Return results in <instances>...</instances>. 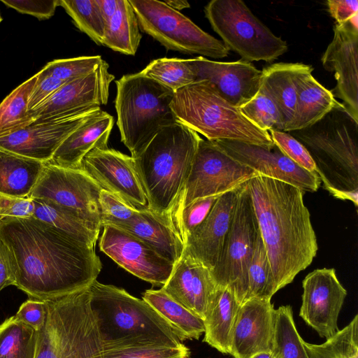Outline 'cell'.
Segmentation results:
<instances>
[{
	"label": "cell",
	"mask_w": 358,
	"mask_h": 358,
	"mask_svg": "<svg viewBox=\"0 0 358 358\" xmlns=\"http://www.w3.org/2000/svg\"><path fill=\"white\" fill-rule=\"evenodd\" d=\"M0 238L15 268V284L45 301L90 286L102 264L94 247L33 217L0 222Z\"/></svg>",
	"instance_id": "1"
},
{
	"label": "cell",
	"mask_w": 358,
	"mask_h": 358,
	"mask_svg": "<svg viewBox=\"0 0 358 358\" xmlns=\"http://www.w3.org/2000/svg\"><path fill=\"white\" fill-rule=\"evenodd\" d=\"M246 183L276 293L310 265L318 249L316 235L299 188L263 176Z\"/></svg>",
	"instance_id": "2"
},
{
	"label": "cell",
	"mask_w": 358,
	"mask_h": 358,
	"mask_svg": "<svg viewBox=\"0 0 358 358\" xmlns=\"http://www.w3.org/2000/svg\"><path fill=\"white\" fill-rule=\"evenodd\" d=\"M315 162L323 187L358 204V121L341 103L314 124L289 131Z\"/></svg>",
	"instance_id": "3"
},
{
	"label": "cell",
	"mask_w": 358,
	"mask_h": 358,
	"mask_svg": "<svg viewBox=\"0 0 358 358\" xmlns=\"http://www.w3.org/2000/svg\"><path fill=\"white\" fill-rule=\"evenodd\" d=\"M201 137L178 120L162 129L133 157L148 208L165 217L189 174Z\"/></svg>",
	"instance_id": "4"
},
{
	"label": "cell",
	"mask_w": 358,
	"mask_h": 358,
	"mask_svg": "<svg viewBox=\"0 0 358 358\" xmlns=\"http://www.w3.org/2000/svg\"><path fill=\"white\" fill-rule=\"evenodd\" d=\"M35 358H103L102 339L90 286L45 301Z\"/></svg>",
	"instance_id": "5"
},
{
	"label": "cell",
	"mask_w": 358,
	"mask_h": 358,
	"mask_svg": "<svg viewBox=\"0 0 358 358\" xmlns=\"http://www.w3.org/2000/svg\"><path fill=\"white\" fill-rule=\"evenodd\" d=\"M90 290L102 342L183 345L171 325L143 299L97 280Z\"/></svg>",
	"instance_id": "6"
},
{
	"label": "cell",
	"mask_w": 358,
	"mask_h": 358,
	"mask_svg": "<svg viewBox=\"0 0 358 358\" xmlns=\"http://www.w3.org/2000/svg\"><path fill=\"white\" fill-rule=\"evenodd\" d=\"M170 106L179 122L208 141H236L268 150L275 147L268 131L253 124L206 80L176 92Z\"/></svg>",
	"instance_id": "7"
},
{
	"label": "cell",
	"mask_w": 358,
	"mask_h": 358,
	"mask_svg": "<svg viewBox=\"0 0 358 358\" xmlns=\"http://www.w3.org/2000/svg\"><path fill=\"white\" fill-rule=\"evenodd\" d=\"M117 112L121 141L136 157L164 127L178 121L170 104L174 93L140 72L115 81Z\"/></svg>",
	"instance_id": "8"
},
{
	"label": "cell",
	"mask_w": 358,
	"mask_h": 358,
	"mask_svg": "<svg viewBox=\"0 0 358 358\" xmlns=\"http://www.w3.org/2000/svg\"><path fill=\"white\" fill-rule=\"evenodd\" d=\"M204 13L229 50L244 60L271 62L287 50V42L275 36L241 0H212Z\"/></svg>",
	"instance_id": "9"
},
{
	"label": "cell",
	"mask_w": 358,
	"mask_h": 358,
	"mask_svg": "<svg viewBox=\"0 0 358 358\" xmlns=\"http://www.w3.org/2000/svg\"><path fill=\"white\" fill-rule=\"evenodd\" d=\"M140 30L167 50L220 59L229 49L222 41L205 32L180 11L157 0H129Z\"/></svg>",
	"instance_id": "10"
},
{
	"label": "cell",
	"mask_w": 358,
	"mask_h": 358,
	"mask_svg": "<svg viewBox=\"0 0 358 358\" xmlns=\"http://www.w3.org/2000/svg\"><path fill=\"white\" fill-rule=\"evenodd\" d=\"M257 176L256 171L232 158L215 141L201 138L187 179L165 217L171 224L182 209L194 201L236 190Z\"/></svg>",
	"instance_id": "11"
},
{
	"label": "cell",
	"mask_w": 358,
	"mask_h": 358,
	"mask_svg": "<svg viewBox=\"0 0 358 358\" xmlns=\"http://www.w3.org/2000/svg\"><path fill=\"white\" fill-rule=\"evenodd\" d=\"M246 182L238 190L228 234L220 257L211 271L217 286L230 291L240 304L246 299L248 270L259 232Z\"/></svg>",
	"instance_id": "12"
},
{
	"label": "cell",
	"mask_w": 358,
	"mask_h": 358,
	"mask_svg": "<svg viewBox=\"0 0 358 358\" xmlns=\"http://www.w3.org/2000/svg\"><path fill=\"white\" fill-rule=\"evenodd\" d=\"M101 189L81 169L45 162L29 197L48 200L69 208L101 229L99 197Z\"/></svg>",
	"instance_id": "13"
},
{
	"label": "cell",
	"mask_w": 358,
	"mask_h": 358,
	"mask_svg": "<svg viewBox=\"0 0 358 358\" xmlns=\"http://www.w3.org/2000/svg\"><path fill=\"white\" fill-rule=\"evenodd\" d=\"M302 287L299 316L321 338L332 337L339 331L338 315L348 294L336 270L317 268L305 277Z\"/></svg>",
	"instance_id": "14"
},
{
	"label": "cell",
	"mask_w": 358,
	"mask_h": 358,
	"mask_svg": "<svg viewBox=\"0 0 358 358\" xmlns=\"http://www.w3.org/2000/svg\"><path fill=\"white\" fill-rule=\"evenodd\" d=\"M80 169L101 189L138 210L148 208V200L131 156L108 148H96L83 159Z\"/></svg>",
	"instance_id": "15"
},
{
	"label": "cell",
	"mask_w": 358,
	"mask_h": 358,
	"mask_svg": "<svg viewBox=\"0 0 358 358\" xmlns=\"http://www.w3.org/2000/svg\"><path fill=\"white\" fill-rule=\"evenodd\" d=\"M108 69L103 60L91 73L65 83L44 103L30 111L34 122L60 120L106 105L110 83L115 79Z\"/></svg>",
	"instance_id": "16"
},
{
	"label": "cell",
	"mask_w": 358,
	"mask_h": 358,
	"mask_svg": "<svg viewBox=\"0 0 358 358\" xmlns=\"http://www.w3.org/2000/svg\"><path fill=\"white\" fill-rule=\"evenodd\" d=\"M99 240L101 252L120 266L155 286L164 285L174 264L129 233L112 226H105Z\"/></svg>",
	"instance_id": "17"
},
{
	"label": "cell",
	"mask_w": 358,
	"mask_h": 358,
	"mask_svg": "<svg viewBox=\"0 0 358 358\" xmlns=\"http://www.w3.org/2000/svg\"><path fill=\"white\" fill-rule=\"evenodd\" d=\"M96 106L63 119L33 122L0 137V149L48 162L61 143L80 125L101 110Z\"/></svg>",
	"instance_id": "18"
},
{
	"label": "cell",
	"mask_w": 358,
	"mask_h": 358,
	"mask_svg": "<svg viewBox=\"0 0 358 358\" xmlns=\"http://www.w3.org/2000/svg\"><path fill=\"white\" fill-rule=\"evenodd\" d=\"M227 154L259 176L290 184L303 193L315 192L321 185L317 173L300 167L275 145L268 150L254 144L236 141H215Z\"/></svg>",
	"instance_id": "19"
},
{
	"label": "cell",
	"mask_w": 358,
	"mask_h": 358,
	"mask_svg": "<svg viewBox=\"0 0 358 358\" xmlns=\"http://www.w3.org/2000/svg\"><path fill=\"white\" fill-rule=\"evenodd\" d=\"M324 69L334 72L331 90L358 121V27L349 20L334 27V36L321 58Z\"/></svg>",
	"instance_id": "20"
},
{
	"label": "cell",
	"mask_w": 358,
	"mask_h": 358,
	"mask_svg": "<svg viewBox=\"0 0 358 358\" xmlns=\"http://www.w3.org/2000/svg\"><path fill=\"white\" fill-rule=\"evenodd\" d=\"M192 61L198 80H208L224 99L235 107L245 104L260 88L262 71L250 62L243 59L217 62L201 56Z\"/></svg>",
	"instance_id": "21"
},
{
	"label": "cell",
	"mask_w": 358,
	"mask_h": 358,
	"mask_svg": "<svg viewBox=\"0 0 358 358\" xmlns=\"http://www.w3.org/2000/svg\"><path fill=\"white\" fill-rule=\"evenodd\" d=\"M274 308L271 299L251 298L241 304L231 331L229 354L250 358L271 351Z\"/></svg>",
	"instance_id": "22"
},
{
	"label": "cell",
	"mask_w": 358,
	"mask_h": 358,
	"mask_svg": "<svg viewBox=\"0 0 358 358\" xmlns=\"http://www.w3.org/2000/svg\"><path fill=\"white\" fill-rule=\"evenodd\" d=\"M161 288L203 320L220 289L208 268L184 254Z\"/></svg>",
	"instance_id": "23"
},
{
	"label": "cell",
	"mask_w": 358,
	"mask_h": 358,
	"mask_svg": "<svg viewBox=\"0 0 358 358\" xmlns=\"http://www.w3.org/2000/svg\"><path fill=\"white\" fill-rule=\"evenodd\" d=\"M238 189L226 192L218 198L208 215L185 243L182 254L201 263L210 271L217 264L224 247Z\"/></svg>",
	"instance_id": "24"
},
{
	"label": "cell",
	"mask_w": 358,
	"mask_h": 358,
	"mask_svg": "<svg viewBox=\"0 0 358 358\" xmlns=\"http://www.w3.org/2000/svg\"><path fill=\"white\" fill-rule=\"evenodd\" d=\"M113 117L101 110L75 129L58 147L48 162L54 165L80 169L85 156L96 148H108Z\"/></svg>",
	"instance_id": "25"
},
{
	"label": "cell",
	"mask_w": 358,
	"mask_h": 358,
	"mask_svg": "<svg viewBox=\"0 0 358 358\" xmlns=\"http://www.w3.org/2000/svg\"><path fill=\"white\" fill-rule=\"evenodd\" d=\"M115 227L139 238L166 260L176 264L182 257L184 244L168 221L149 208Z\"/></svg>",
	"instance_id": "26"
},
{
	"label": "cell",
	"mask_w": 358,
	"mask_h": 358,
	"mask_svg": "<svg viewBox=\"0 0 358 358\" xmlns=\"http://www.w3.org/2000/svg\"><path fill=\"white\" fill-rule=\"evenodd\" d=\"M306 64L275 63L262 71L261 87L271 96L280 113L283 131H292L297 101V77Z\"/></svg>",
	"instance_id": "27"
},
{
	"label": "cell",
	"mask_w": 358,
	"mask_h": 358,
	"mask_svg": "<svg viewBox=\"0 0 358 358\" xmlns=\"http://www.w3.org/2000/svg\"><path fill=\"white\" fill-rule=\"evenodd\" d=\"M313 68L306 65L297 77V101L292 131L308 127L338 106L331 91L322 86L312 76Z\"/></svg>",
	"instance_id": "28"
},
{
	"label": "cell",
	"mask_w": 358,
	"mask_h": 358,
	"mask_svg": "<svg viewBox=\"0 0 358 358\" xmlns=\"http://www.w3.org/2000/svg\"><path fill=\"white\" fill-rule=\"evenodd\" d=\"M44 163L0 149V193L29 197Z\"/></svg>",
	"instance_id": "29"
},
{
	"label": "cell",
	"mask_w": 358,
	"mask_h": 358,
	"mask_svg": "<svg viewBox=\"0 0 358 358\" xmlns=\"http://www.w3.org/2000/svg\"><path fill=\"white\" fill-rule=\"evenodd\" d=\"M240 306L230 291L220 288L203 320V342L222 354H229L231 331Z\"/></svg>",
	"instance_id": "30"
},
{
	"label": "cell",
	"mask_w": 358,
	"mask_h": 358,
	"mask_svg": "<svg viewBox=\"0 0 358 358\" xmlns=\"http://www.w3.org/2000/svg\"><path fill=\"white\" fill-rule=\"evenodd\" d=\"M142 299L171 325L182 342L197 340L204 334L203 320L168 295L162 288L145 290Z\"/></svg>",
	"instance_id": "31"
},
{
	"label": "cell",
	"mask_w": 358,
	"mask_h": 358,
	"mask_svg": "<svg viewBox=\"0 0 358 358\" xmlns=\"http://www.w3.org/2000/svg\"><path fill=\"white\" fill-rule=\"evenodd\" d=\"M33 217L69 234L80 241L95 247L100 229L75 211L52 201L32 199Z\"/></svg>",
	"instance_id": "32"
},
{
	"label": "cell",
	"mask_w": 358,
	"mask_h": 358,
	"mask_svg": "<svg viewBox=\"0 0 358 358\" xmlns=\"http://www.w3.org/2000/svg\"><path fill=\"white\" fill-rule=\"evenodd\" d=\"M142 35L136 15L129 0H118L117 8L106 27L103 45L124 55H134Z\"/></svg>",
	"instance_id": "33"
},
{
	"label": "cell",
	"mask_w": 358,
	"mask_h": 358,
	"mask_svg": "<svg viewBox=\"0 0 358 358\" xmlns=\"http://www.w3.org/2000/svg\"><path fill=\"white\" fill-rule=\"evenodd\" d=\"M37 79L36 73L13 90L0 103V137L34 122L28 108V102Z\"/></svg>",
	"instance_id": "34"
},
{
	"label": "cell",
	"mask_w": 358,
	"mask_h": 358,
	"mask_svg": "<svg viewBox=\"0 0 358 358\" xmlns=\"http://www.w3.org/2000/svg\"><path fill=\"white\" fill-rule=\"evenodd\" d=\"M289 305L274 310V327L271 352L275 358H309L303 345Z\"/></svg>",
	"instance_id": "35"
},
{
	"label": "cell",
	"mask_w": 358,
	"mask_h": 358,
	"mask_svg": "<svg viewBox=\"0 0 358 358\" xmlns=\"http://www.w3.org/2000/svg\"><path fill=\"white\" fill-rule=\"evenodd\" d=\"M141 73L173 93L198 80L192 59L159 58L151 61Z\"/></svg>",
	"instance_id": "36"
},
{
	"label": "cell",
	"mask_w": 358,
	"mask_h": 358,
	"mask_svg": "<svg viewBox=\"0 0 358 358\" xmlns=\"http://www.w3.org/2000/svg\"><path fill=\"white\" fill-rule=\"evenodd\" d=\"M38 331L15 315L0 324V358H35Z\"/></svg>",
	"instance_id": "37"
},
{
	"label": "cell",
	"mask_w": 358,
	"mask_h": 358,
	"mask_svg": "<svg viewBox=\"0 0 358 358\" xmlns=\"http://www.w3.org/2000/svg\"><path fill=\"white\" fill-rule=\"evenodd\" d=\"M303 345L309 358H358V315L324 343Z\"/></svg>",
	"instance_id": "38"
},
{
	"label": "cell",
	"mask_w": 358,
	"mask_h": 358,
	"mask_svg": "<svg viewBox=\"0 0 358 358\" xmlns=\"http://www.w3.org/2000/svg\"><path fill=\"white\" fill-rule=\"evenodd\" d=\"M275 294L271 269L259 231L248 266L245 301L251 298L271 299Z\"/></svg>",
	"instance_id": "39"
},
{
	"label": "cell",
	"mask_w": 358,
	"mask_h": 358,
	"mask_svg": "<svg viewBox=\"0 0 358 358\" xmlns=\"http://www.w3.org/2000/svg\"><path fill=\"white\" fill-rule=\"evenodd\" d=\"M103 358H189L190 350L156 343L102 342Z\"/></svg>",
	"instance_id": "40"
},
{
	"label": "cell",
	"mask_w": 358,
	"mask_h": 358,
	"mask_svg": "<svg viewBox=\"0 0 358 358\" xmlns=\"http://www.w3.org/2000/svg\"><path fill=\"white\" fill-rule=\"evenodd\" d=\"M73 24L96 45H103L106 24L96 0H59Z\"/></svg>",
	"instance_id": "41"
},
{
	"label": "cell",
	"mask_w": 358,
	"mask_h": 358,
	"mask_svg": "<svg viewBox=\"0 0 358 358\" xmlns=\"http://www.w3.org/2000/svg\"><path fill=\"white\" fill-rule=\"evenodd\" d=\"M241 113L260 129L268 131H283L282 117L278 108L268 94L260 86L256 95L239 108Z\"/></svg>",
	"instance_id": "42"
},
{
	"label": "cell",
	"mask_w": 358,
	"mask_h": 358,
	"mask_svg": "<svg viewBox=\"0 0 358 358\" xmlns=\"http://www.w3.org/2000/svg\"><path fill=\"white\" fill-rule=\"evenodd\" d=\"M103 62L100 55L81 56L49 62L39 71L65 83L84 77L94 71Z\"/></svg>",
	"instance_id": "43"
},
{
	"label": "cell",
	"mask_w": 358,
	"mask_h": 358,
	"mask_svg": "<svg viewBox=\"0 0 358 358\" xmlns=\"http://www.w3.org/2000/svg\"><path fill=\"white\" fill-rule=\"evenodd\" d=\"M220 196L195 200L182 209L171 220V224L184 246L189 236L204 221Z\"/></svg>",
	"instance_id": "44"
},
{
	"label": "cell",
	"mask_w": 358,
	"mask_h": 358,
	"mask_svg": "<svg viewBox=\"0 0 358 358\" xmlns=\"http://www.w3.org/2000/svg\"><path fill=\"white\" fill-rule=\"evenodd\" d=\"M100 226L116 227L134 217L139 210L113 194L101 189L99 197Z\"/></svg>",
	"instance_id": "45"
},
{
	"label": "cell",
	"mask_w": 358,
	"mask_h": 358,
	"mask_svg": "<svg viewBox=\"0 0 358 358\" xmlns=\"http://www.w3.org/2000/svg\"><path fill=\"white\" fill-rule=\"evenodd\" d=\"M268 133L273 144L282 153L300 167L317 173L314 161L306 148L298 140L285 131L270 130Z\"/></svg>",
	"instance_id": "46"
},
{
	"label": "cell",
	"mask_w": 358,
	"mask_h": 358,
	"mask_svg": "<svg viewBox=\"0 0 358 358\" xmlns=\"http://www.w3.org/2000/svg\"><path fill=\"white\" fill-rule=\"evenodd\" d=\"M9 8L23 14H29L38 20H46L52 17L59 6V0H1Z\"/></svg>",
	"instance_id": "47"
},
{
	"label": "cell",
	"mask_w": 358,
	"mask_h": 358,
	"mask_svg": "<svg viewBox=\"0 0 358 358\" xmlns=\"http://www.w3.org/2000/svg\"><path fill=\"white\" fill-rule=\"evenodd\" d=\"M34 203L30 197H16L0 193V222L6 218L33 217Z\"/></svg>",
	"instance_id": "48"
},
{
	"label": "cell",
	"mask_w": 358,
	"mask_h": 358,
	"mask_svg": "<svg viewBox=\"0 0 358 358\" xmlns=\"http://www.w3.org/2000/svg\"><path fill=\"white\" fill-rule=\"evenodd\" d=\"M38 79L29 96L28 108L32 111L49 99L65 82L38 71Z\"/></svg>",
	"instance_id": "49"
},
{
	"label": "cell",
	"mask_w": 358,
	"mask_h": 358,
	"mask_svg": "<svg viewBox=\"0 0 358 358\" xmlns=\"http://www.w3.org/2000/svg\"><path fill=\"white\" fill-rule=\"evenodd\" d=\"M15 317L36 331L44 325L46 317L45 301L29 299L22 303Z\"/></svg>",
	"instance_id": "50"
},
{
	"label": "cell",
	"mask_w": 358,
	"mask_h": 358,
	"mask_svg": "<svg viewBox=\"0 0 358 358\" xmlns=\"http://www.w3.org/2000/svg\"><path fill=\"white\" fill-rule=\"evenodd\" d=\"M15 284V268L13 257L6 244L0 238V292Z\"/></svg>",
	"instance_id": "51"
},
{
	"label": "cell",
	"mask_w": 358,
	"mask_h": 358,
	"mask_svg": "<svg viewBox=\"0 0 358 358\" xmlns=\"http://www.w3.org/2000/svg\"><path fill=\"white\" fill-rule=\"evenodd\" d=\"M328 10L338 24H343L358 14L357 0H328Z\"/></svg>",
	"instance_id": "52"
},
{
	"label": "cell",
	"mask_w": 358,
	"mask_h": 358,
	"mask_svg": "<svg viewBox=\"0 0 358 358\" xmlns=\"http://www.w3.org/2000/svg\"><path fill=\"white\" fill-rule=\"evenodd\" d=\"M106 27L117 8L118 0H96Z\"/></svg>",
	"instance_id": "53"
},
{
	"label": "cell",
	"mask_w": 358,
	"mask_h": 358,
	"mask_svg": "<svg viewBox=\"0 0 358 358\" xmlns=\"http://www.w3.org/2000/svg\"><path fill=\"white\" fill-rule=\"evenodd\" d=\"M169 6L178 11L189 8V3L185 0H171L164 1Z\"/></svg>",
	"instance_id": "54"
},
{
	"label": "cell",
	"mask_w": 358,
	"mask_h": 358,
	"mask_svg": "<svg viewBox=\"0 0 358 358\" xmlns=\"http://www.w3.org/2000/svg\"><path fill=\"white\" fill-rule=\"evenodd\" d=\"M250 358H275L271 351L257 353Z\"/></svg>",
	"instance_id": "55"
},
{
	"label": "cell",
	"mask_w": 358,
	"mask_h": 358,
	"mask_svg": "<svg viewBox=\"0 0 358 358\" xmlns=\"http://www.w3.org/2000/svg\"><path fill=\"white\" fill-rule=\"evenodd\" d=\"M2 20H3V18H2L1 15V13H0V24H1V22H2Z\"/></svg>",
	"instance_id": "56"
}]
</instances>
